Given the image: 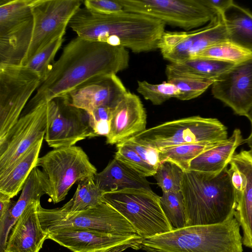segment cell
Wrapping results in <instances>:
<instances>
[{"label":"cell","mask_w":252,"mask_h":252,"mask_svg":"<svg viewBox=\"0 0 252 252\" xmlns=\"http://www.w3.org/2000/svg\"><path fill=\"white\" fill-rule=\"evenodd\" d=\"M126 49L79 36L66 45L48 74L27 105L26 113L36 106L63 97L89 80L117 74L127 68Z\"/></svg>","instance_id":"obj_1"},{"label":"cell","mask_w":252,"mask_h":252,"mask_svg":"<svg viewBox=\"0 0 252 252\" xmlns=\"http://www.w3.org/2000/svg\"><path fill=\"white\" fill-rule=\"evenodd\" d=\"M68 25L77 36L140 53L158 49L165 24L149 16L124 10L103 14L84 7L77 11Z\"/></svg>","instance_id":"obj_2"},{"label":"cell","mask_w":252,"mask_h":252,"mask_svg":"<svg viewBox=\"0 0 252 252\" xmlns=\"http://www.w3.org/2000/svg\"><path fill=\"white\" fill-rule=\"evenodd\" d=\"M181 191L186 226L221 223L234 215L236 193L227 167L218 174L184 172Z\"/></svg>","instance_id":"obj_3"},{"label":"cell","mask_w":252,"mask_h":252,"mask_svg":"<svg viewBox=\"0 0 252 252\" xmlns=\"http://www.w3.org/2000/svg\"><path fill=\"white\" fill-rule=\"evenodd\" d=\"M240 226L232 215L221 223L187 226L144 238L142 244L165 252H243Z\"/></svg>","instance_id":"obj_4"},{"label":"cell","mask_w":252,"mask_h":252,"mask_svg":"<svg viewBox=\"0 0 252 252\" xmlns=\"http://www.w3.org/2000/svg\"><path fill=\"white\" fill-rule=\"evenodd\" d=\"M131 138L160 151L185 144L224 142L228 137L226 127L218 119L195 116L164 123Z\"/></svg>","instance_id":"obj_5"},{"label":"cell","mask_w":252,"mask_h":252,"mask_svg":"<svg viewBox=\"0 0 252 252\" xmlns=\"http://www.w3.org/2000/svg\"><path fill=\"white\" fill-rule=\"evenodd\" d=\"M103 200L124 217L143 238L174 229L161 208L160 196L152 190L125 189L107 192Z\"/></svg>","instance_id":"obj_6"},{"label":"cell","mask_w":252,"mask_h":252,"mask_svg":"<svg viewBox=\"0 0 252 252\" xmlns=\"http://www.w3.org/2000/svg\"><path fill=\"white\" fill-rule=\"evenodd\" d=\"M41 83L40 77L26 66H0V149Z\"/></svg>","instance_id":"obj_7"},{"label":"cell","mask_w":252,"mask_h":252,"mask_svg":"<svg viewBox=\"0 0 252 252\" xmlns=\"http://www.w3.org/2000/svg\"><path fill=\"white\" fill-rule=\"evenodd\" d=\"M38 166L48 180L54 204L64 200L75 183L97 173L86 153L75 146L54 149L39 158Z\"/></svg>","instance_id":"obj_8"},{"label":"cell","mask_w":252,"mask_h":252,"mask_svg":"<svg viewBox=\"0 0 252 252\" xmlns=\"http://www.w3.org/2000/svg\"><path fill=\"white\" fill-rule=\"evenodd\" d=\"M37 211L45 231L54 228L74 227L114 234H137L124 217L104 201L94 207L77 212H63L60 208L45 209L39 203Z\"/></svg>","instance_id":"obj_9"},{"label":"cell","mask_w":252,"mask_h":252,"mask_svg":"<svg viewBox=\"0 0 252 252\" xmlns=\"http://www.w3.org/2000/svg\"><path fill=\"white\" fill-rule=\"evenodd\" d=\"M125 11L145 15L186 31L202 27L215 14L200 0H119Z\"/></svg>","instance_id":"obj_10"},{"label":"cell","mask_w":252,"mask_h":252,"mask_svg":"<svg viewBox=\"0 0 252 252\" xmlns=\"http://www.w3.org/2000/svg\"><path fill=\"white\" fill-rule=\"evenodd\" d=\"M83 3L81 0H33V32L22 65L52 42L63 37L70 20Z\"/></svg>","instance_id":"obj_11"},{"label":"cell","mask_w":252,"mask_h":252,"mask_svg":"<svg viewBox=\"0 0 252 252\" xmlns=\"http://www.w3.org/2000/svg\"><path fill=\"white\" fill-rule=\"evenodd\" d=\"M44 139L54 149L74 146L78 141L95 137L86 112L71 105L64 97L47 102Z\"/></svg>","instance_id":"obj_12"},{"label":"cell","mask_w":252,"mask_h":252,"mask_svg":"<svg viewBox=\"0 0 252 252\" xmlns=\"http://www.w3.org/2000/svg\"><path fill=\"white\" fill-rule=\"evenodd\" d=\"M48 239L73 252H123L142 249L144 239L137 234H114L74 227H60L45 231Z\"/></svg>","instance_id":"obj_13"},{"label":"cell","mask_w":252,"mask_h":252,"mask_svg":"<svg viewBox=\"0 0 252 252\" xmlns=\"http://www.w3.org/2000/svg\"><path fill=\"white\" fill-rule=\"evenodd\" d=\"M47 102L20 117L4 146L0 149V174L10 168L42 139L46 130Z\"/></svg>","instance_id":"obj_14"},{"label":"cell","mask_w":252,"mask_h":252,"mask_svg":"<svg viewBox=\"0 0 252 252\" xmlns=\"http://www.w3.org/2000/svg\"><path fill=\"white\" fill-rule=\"evenodd\" d=\"M214 97L240 116L252 109V58L231 69L215 80L212 85Z\"/></svg>","instance_id":"obj_15"},{"label":"cell","mask_w":252,"mask_h":252,"mask_svg":"<svg viewBox=\"0 0 252 252\" xmlns=\"http://www.w3.org/2000/svg\"><path fill=\"white\" fill-rule=\"evenodd\" d=\"M127 92L117 75L110 74L92 78L63 97L88 113L101 106L114 107Z\"/></svg>","instance_id":"obj_16"},{"label":"cell","mask_w":252,"mask_h":252,"mask_svg":"<svg viewBox=\"0 0 252 252\" xmlns=\"http://www.w3.org/2000/svg\"><path fill=\"white\" fill-rule=\"evenodd\" d=\"M229 164L241 175L232 181L236 193L234 217L243 230V244L252 248V151L242 150L234 155Z\"/></svg>","instance_id":"obj_17"},{"label":"cell","mask_w":252,"mask_h":252,"mask_svg":"<svg viewBox=\"0 0 252 252\" xmlns=\"http://www.w3.org/2000/svg\"><path fill=\"white\" fill-rule=\"evenodd\" d=\"M147 115L138 96L128 92L114 107L106 143L123 142L146 129Z\"/></svg>","instance_id":"obj_18"},{"label":"cell","mask_w":252,"mask_h":252,"mask_svg":"<svg viewBox=\"0 0 252 252\" xmlns=\"http://www.w3.org/2000/svg\"><path fill=\"white\" fill-rule=\"evenodd\" d=\"M40 203L30 204L17 220L10 231L4 252H39L48 239L38 216Z\"/></svg>","instance_id":"obj_19"},{"label":"cell","mask_w":252,"mask_h":252,"mask_svg":"<svg viewBox=\"0 0 252 252\" xmlns=\"http://www.w3.org/2000/svg\"><path fill=\"white\" fill-rule=\"evenodd\" d=\"M33 29V16L0 27V66L22 65Z\"/></svg>","instance_id":"obj_20"},{"label":"cell","mask_w":252,"mask_h":252,"mask_svg":"<svg viewBox=\"0 0 252 252\" xmlns=\"http://www.w3.org/2000/svg\"><path fill=\"white\" fill-rule=\"evenodd\" d=\"M49 193L50 186L45 175L35 167L26 181L19 199L0 220V252H4L10 231L26 208L31 203L40 202L42 195Z\"/></svg>","instance_id":"obj_21"},{"label":"cell","mask_w":252,"mask_h":252,"mask_svg":"<svg viewBox=\"0 0 252 252\" xmlns=\"http://www.w3.org/2000/svg\"><path fill=\"white\" fill-rule=\"evenodd\" d=\"M94 182L105 193L125 189L152 190L146 177L115 158L94 175Z\"/></svg>","instance_id":"obj_22"},{"label":"cell","mask_w":252,"mask_h":252,"mask_svg":"<svg viewBox=\"0 0 252 252\" xmlns=\"http://www.w3.org/2000/svg\"><path fill=\"white\" fill-rule=\"evenodd\" d=\"M239 129L234 130L232 135L222 144L201 154L190 162L189 171L218 174L227 167L235 150L244 143Z\"/></svg>","instance_id":"obj_23"},{"label":"cell","mask_w":252,"mask_h":252,"mask_svg":"<svg viewBox=\"0 0 252 252\" xmlns=\"http://www.w3.org/2000/svg\"><path fill=\"white\" fill-rule=\"evenodd\" d=\"M235 64L212 58L194 57L166 65L167 80L176 76H189L215 81Z\"/></svg>","instance_id":"obj_24"},{"label":"cell","mask_w":252,"mask_h":252,"mask_svg":"<svg viewBox=\"0 0 252 252\" xmlns=\"http://www.w3.org/2000/svg\"><path fill=\"white\" fill-rule=\"evenodd\" d=\"M43 139L36 143L10 168L0 174V193L12 198L22 189L32 171L37 167Z\"/></svg>","instance_id":"obj_25"},{"label":"cell","mask_w":252,"mask_h":252,"mask_svg":"<svg viewBox=\"0 0 252 252\" xmlns=\"http://www.w3.org/2000/svg\"><path fill=\"white\" fill-rule=\"evenodd\" d=\"M220 14L228 40L252 52V13L233 2Z\"/></svg>","instance_id":"obj_26"},{"label":"cell","mask_w":252,"mask_h":252,"mask_svg":"<svg viewBox=\"0 0 252 252\" xmlns=\"http://www.w3.org/2000/svg\"><path fill=\"white\" fill-rule=\"evenodd\" d=\"M227 40V32L221 15L217 14L205 26L188 31L185 42L189 49L188 59L196 57L213 45Z\"/></svg>","instance_id":"obj_27"},{"label":"cell","mask_w":252,"mask_h":252,"mask_svg":"<svg viewBox=\"0 0 252 252\" xmlns=\"http://www.w3.org/2000/svg\"><path fill=\"white\" fill-rule=\"evenodd\" d=\"M105 193L96 185L94 176L89 177L78 183L73 197L60 209L63 212H77L94 207L103 202Z\"/></svg>","instance_id":"obj_28"},{"label":"cell","mask_w":252,"mask_h":252,"mask_svg":"<svg viewBox=\"0 0 252 252\" xmlns=\"http://www.w3.org/2000/svg\"><path fill=\"white\" fill-rule=\"evenodd\" d=\"M225 141L189 143L165 148L160 150V162H173L184 172H186L189 171L190 163L193 159L205 151Z\"/></svg>","instance_id":"obj_29"},{"label":"cell","mask_w":252,"mask_h":252,"mask_svg":"<svg viewBox=\"0 0 252 252\" xmlns=\"http://www.w3.org/2000/svg\"><path fill=\"white\" fill-rule=\"evenodd\" d=\"M196 57L212 58L237 64L252 58V52L227 40L205 49Z\"/></svg>","instance_id":"obj_30"},{"label":"cell","mask_w":252,"mask_h":252,"mask_svg":"<svg viewBox=\"0 0 252 252\" xmlns=\"http://www.w3.org/2000/svg\"><path fill=\"white\" fill-rule=\"evenodd\" d=\"M161 208L174 229L186 225L184 197L181 191L163 192L160 196Z\"/></svg>","instance_id":"obj_31"},{"label":"cell","mask_w":252,"mask_h":252,"mask_svg":"<svg viewBox=\"0 0 252 252\" xmlns=\"http://www.w3.org/2000/svg\"><path fill=\"white\" fill-rule=\"evenodd\" d=\"M137 91L154 105H160L171 98H178L180 92L168 81L153 84L146 81H138Z\"/></svg>","instance_id":"obj_32"},{"label":"cell","mask_w":252,"mask_h":252,"mask_svg":"<svg viewBox=\"0 0 252 252\" xmlns=\"http://www.w3.org/2000/svg\"><path fill=\"white\" fill-rule=\"evenodd\" d=\"M63 41L59 38L47 45L32 58L24 65L36 73L42 82L45 80L54 63V57Z\"/></svg>","instance_id":"obj_33"},{"label":"cell","mask_w":252,"mask_h":252,"mask_svg":"<svg viewBox=\"0 0 252 252\" xmlns=\"http://www.w3.org/2000/svg\"><path fill=\"white\" fill-rule=\"evenodd\" d=\"M184 172L175 163L164 161L158 167L154 177L162 192H177L181 191Z\"/></svg>","instance_id":"obj_34"},{"label":"cell","mask_w":252,"mask_h":252,"mask_svg":"<svg viewBox=\"0 0 252 252\" xmlns=\"http://www.w3.org/2000/svg\"><path fill=\"white\" fill-rule=\"evenodd\" d=\"M174 85L180 92L177 99L189 100L200 96L214 81L189 76H176L167 80Z\"/></svg>","instance_id":"obj_35"},{"label":"cell","mask_w":252,"mask_h":252,"mask_svg":"<svg viewBox=\"0 0 252 252\" xmlns=\"http://www.w3.org/2000/svg\"><path fill=\"white\" fill-rule=\"evenodd\" d=\"M116 148L115 158L144 177L154 176L157 169L144 161L132 148L122 142L116 144Z\"/></svg>","instance_id":"obj_36"},{"label":"cell","mask_w":252,"mask_h":252,"mask_svg":"<svg viewBox=\"0 0 252 252\" xmlns=\"http://www.w3.org/2000/svg\"><path fill=\"white\" fill-rule=\"evenodd\" d=\"M114 107L103 105L88 113L90 126L95 136H108Z\"/></svg>","instance_id":"obj_37"},{"label":"cell","mask_w":252,"mask_h":252,"mask_svg":"<svg viewBox=\"0 0 252 252\" xmlns=\"http://www.w3.org/2000/svg\"><path fill=\"white\" fill-rule=\"evenodd\" d=\"M132 148L147 163L157 168L160 164V151L137 142L131 138L123 141Z\"/></svg>","instance_id":"obj_38"},{"label":"cell","mask_w":252,"mask_h":252,"mask_svg":"<svg viewBox=\"0 0 252 252\" xmlns=\"http://www.w3.org/2000/svg\"><path fill=\"white\" fill-rule=\"evenodd\" d=\"M83 3L87 9L103 14L117 13L124 10L119 0H86Z\"/></svg>","instance_id":"obj_39"},{"label":"cell","mask_w":252,"mask_h":252,"mask_svg":"<svg viewBox=\"0 0 252 252\" xmlns=\"http://www.w3.org/2000/svg\"><path fill=\"white\" fill-rule=\"evenodd\" d=\"M201 2L215 14H221L233 1L231 0H200Z\"/></svg>","instance_id":"obj_40"},{"label":"cell","mask_w":252,"mask_h":252,"mask_svg":"<svg viewBox=\"0 0 252 252\" xmlns=\"http://www.w3.org/2000/svg\"><path fill=\"white\" fill-rule=\"evenodd\" d=\"M11 199L8 196L0 193V220L5 217L14 204L15 202Z\"/></svg>","instance_id":"obj_41"},{"label":"cell","mask_w":252,"mask_h":252,"mask_svg":"<svg viewBox=\"0 0 252 252\" xmlns=\"http://www.w3.org/2000/svg\"><path fill=\"white\" fill-rule=\"evenodd\" d=\"M246 117H247L249 119V121L251 122L252 126V130L249 136L244 140V143H247L248 145L251 149L250 150L252 151V109L250 111V112L249 113Z\"/></svg>","instance_id":"obj_42"},{"label":"cell","mask_w":252,"mask_h":252,"mask_svg":"<svg viewBox=\"0 0 252 252\" xmlns=\"http://www.w3.org/2000/svg\"><path fill=\"white\" fill-rule=\"evenodd\" d=\"M142 249L144 250L146 252H165L155 249L147 247L143 245L142 246Z\"/></svg>","instance_id":"obj_43"}]
</instances>
